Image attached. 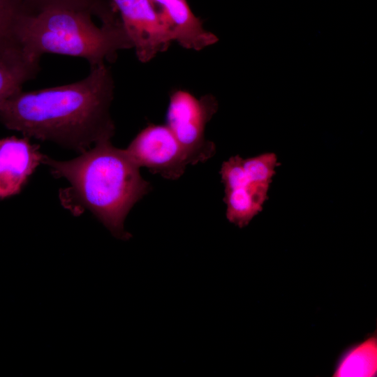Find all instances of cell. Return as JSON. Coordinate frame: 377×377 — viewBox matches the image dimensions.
I'll return each mask as SVG.
<instances>
[{"label": "cell", "mask_w": 377, "mask_h": 377, "mask_svg": "<svg viewBox=\"0 0 377 377\" xmlns=\"http://www.w3.org/2000/svg\"><path fill=\"white\" fill-rule=\"evenodd\" d=\"M85 78L65 85L17 91L0 103V122L24 136L82 153L113 136L110 116L114 81L110 69L90 68Z\"/></svg>", "instance_id": "obj_1"}, {"label": "cell", "mask_w": 377, "mask_h": 377, "mask_svg": "<svg viewBox=\"0 0 377 377\" xmlns=\"http://www.w3.org/2000/svg\"><path fill=\"white\" fill-rule=\"evenodd\" d=\"M42 163L54 177L64 178L70 184L59 191L63 207L75 215L89 210L119 239L131 236L124 230L125 219L151 187L125 149L106 138L71 160L44 155Z\"/></svg>", "instance_id": "obj_2"}, {"label": "cell", "mask_w": 377, "mask_h": 377, "mask_svg": "<svg viewBox=\"0 0 377 377\" xmlns=\"http://www.w3.org/2000/svg\"><path fill=\"white\" fill-rule=\"evenodd\" d=\"M91 13L62 8H49L27 13L16 28L17 42L28 54L40 58L44 54L81 57L90 68L116 60L120 50L132 49L119 16L102 21L98 27Z\"/></svg>", "instance_id": "obj_3"}, {"label": "cell", "mask_w": 377, "mask_h": 377, "mask_svg": "<svg viewBox=\"0 0 377 377\" xmlns=\"http://www.w3.org/2000/svg\"><path fill=\"white\" fill-rule=\"evenodd\" d=\"M218 106L216 97L212 94L197 98L184 89L170 93L165 125L191 165L207 161L216 152L215 145L205 138V128Z\"/></svg>", "instance_id": "obj_4"}, {"label": "cell", "mask_w": 377, "mask_h": 377, "mask_svg": "<svg viewBox=\"0 0 377 377\" xmlns=\"http://www.w3.org/2000/svg\"><path fill=\"white\" fill-rule=\"evenodd\" d=\"M137 59L147 63L173 43L170 30L154 0H110Z\"/></svg>", "instance_id": "obj_5"}, {"label": "cell", "mask_w": 377, "mask_h": 377, "mask_svg": "<svg viewBox=\"0 0 377 377\" xmlns=\"http://www.w3.org/2000/svg\"><path fill=\"white\" fill-rule=\"evenodd\" d=\"M125 151L140 168L145 167L168 179L179 178L190 164L186 152L165 124H149Z\"/></svg>", "instance_id": "obj_6"}, {"label": "cell", "mask_w": 377, "mask_h": 377, "mask_svg": "<svg viewBox=\"0 0 377 377\" xmlns=\"http://www.w3.org/2000/svg\"><path fill=\"white\" fill-rule=\"evenodd\" d=\"M39 145L29 138L0 139V200L19 194L42 160Z\"/></svg>", "instance_id": "obj_7"}, {"label": "cell", "mask_w": 377, "mask_h": 377, "mask_svg": "<svg viewBox=\"0 0 377 377\" xmlns=\"http://www.w3.org/2000/svg\"><path fill=\"white\" fill-rule=\"evenodd\" d=\"M166 22L173 42L184 48L202 50L218 43V36L204 28L186 0H154Z\"/></svg>", "instance_id": "obj_8"}, {"label": "cell", "mask_w": 377, "mask_h": 377, "mask_svg": "<svg viewBox=\"0 0 377 377\" xmlns=\"http://www.w3.org/2000/svg\"><path fill=\"white\" fill-rule=\"evenodd\" d=\"M40 59L26 52L17 43L0 49V103L36 77Z\"/></svg>", "instance_id": "obj_9"}, {"label": "cell", "mask_w": 377, "mask_h": 377, "mask_svg": "<svg viewBox=\"0 0 377 377\" xmlns=\"http://www.w3.org/2000/svg\"><path fill=\"white\" fill-rule=\"evenodd\" d=\"M269 184L250 183L225 191L226 218L239 228L246 226L268 199Z\"/></svg>", "instance_id": "obj_10"}, {"label": "cell", "mask_w": 377, "mask_h": 377, "mask_svg": "<svg viewBox=\"0 0 377 377\" xmlns=\"http://www.w3.org/2000/svg\"><path fill=\"white\" fill-rule=\"evenodd\" d=\"M377 376L376 332L347 348L339 358L332 376L374 377Z\"/></svg>", "instance_id": "obj_11"}, {"label": "cell", "mask_w": 377, "mask_h": 377, "mask_svg": "<svg viewBox=\"0 0 377 377\" xmlns=\"http://www.w3.org/2000/svg\"><path fill=\"white\" fill-rule=\"evenodd\" d=\"M29 13H31L24 0H0V49L17 43V26L22 17Z\"/></svg>", "instance_id": "obj_12"}, {"label": "cell", "mask_w": 377, "mask_h": 377, "mask_svg": "<svg viewBox=\"0 0 377 377\" xmlns=\"http://www.w3.org/2000/svg\"><path fill=\"white\" fill-rule=\"evenodd\" d=\"M249 179L256 184H269L275 175L276 168L280 165L273 152L264 153L242 160Z\"/></svg>", "instance_id": "obj_13"}, {"label": "cell", "mask_w": 377, "mask_h": 377, "mask_svg": "<svg viewBox=\"0 0 377 377\" xmlns=\"http://www.w3.org/2000/svg\"><path fill=\"white\" fill-rule=\"evenodd\" d=\"M33 14L49 8H62L75 10H84L98 16L104 9L99 0H24Z\"/></svg>", "instance_id": "obj_14"}]
</instances>
